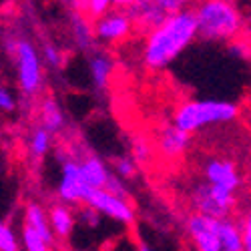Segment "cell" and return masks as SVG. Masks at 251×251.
Wrapping results in <instances>:
<instances>
[{
	"label": "cell",
	"instance_id": "cell-1",
	"mask_svg": "<svg viewBox=\"0 0 251 251\" xmlns=\"http://www.w3.org/2000/svg\"><path fill=\"white\" fill-rule=\"evenodd\" d=\"M199 36L193 6L167 18L161 26L145 36L143 45V65L151 71H161L189 47Z\"/></svg>",
	"mask_w": 251,
	"mask_h": 251
},
{
	"label": "cell",
	"instance_id": "cell-2",
	"mask_svg": "<svg viewBox=\"0 0 251 251\" xmlns=\"http://www.w3.org/2000/svg\"><path fill=\"white\" fill-rule=\"evenodd\" d=\"M183 225L195 251H245L237 219H215L189 211Z\"/></svg>",
	"mask_w": 251,
	"mask_h": 251
},
{
	"label": "cell",
	"instance_id": "cell-3",
	"mask_svg": "<svg viewBox=\"0 0 251 251\" xmlns=\"http://www.w3.org/2000/svg\"><path fill=\"white\" fill-rule=\"evenodd\" d=\"M199 38L213 43H235L243 36L241 10L229 0H205L193 4Z\"/></svg>",
	"mask_w": 251,
	"mask_h": 251
},
{
	"label": "cell",
	"instance_id": "cell-4",
	"mask_svg": "<svg viewBox=\"0 0 251 251\" xmlns=\"http://www.w3.org/2000/svg\"><path fill=\"white\" fill-rule=\"evenodd\" d=\"M239 117V107L229 100H213V99H201V100H183L173 111L171 123L177 129L187 135H193L203 131L211 125L231 123Z\"/></svg>",
	"mask_w": 251,
	"mask_h": 251
},
{
	"label": "cell",
	"instance_id": "cell-5",
	"mask_svg": "<svg viewBox=\"0 0 251 251\" xmlns=\"http://www.w3.org/2000/svg\"><path fill=\"white\" fill-rule=\"evenodd\" d=\"M187 203H189L191 213L215 219H237L243 209V199L239 193L225 191L203 179H195L189 185Z\"/></svg>",
	"mask_w": 251,
	"mask_h": 251
},
{
	"label": "cell",
	"instance_id": "cell-6",
	"mask_svg": "<svg viewBox=\"0 0 251 251\" xmlns=\"http://www.w3.org/2000/svg\"><path fill=\"white\" fill-rule=\"evenodd\" d=\"M127 12L135 25V32L147 36L157 26H161L167 18L187 8L179 0H135V2H117Z\"/></svg>",
	"mask_w": 251,
	"mask_h": 251
},
{
	"label": "cell",
	"instance_id": "cell-7",
	"mask_svg": "<svg viewBox=\"0 0 251 251\" xmlns=\"http://www.w3.org/2000/svg\"><path fill=\"white\" fill-rule=\"evenodd\" d=\"M10 54L14 56L16 62V73H18V85L25 95L32 97L43 87V62H40V54L34 49V45L26 38H16Z\"/></svg>",
	"mask_w": 251,
	"mask_h": 251
},
{
	"label": "cell",
	"instance_id": "cell-8",
	"mask_svg": "<svg viewBox=\"0 0 251 251\" xmlns=\"http://www.w3.org/2000/svg\"><path fill=\"white\" fill-rule=\"evenodd\" d=\"M199 179L211 183L215 187H221L225 191L239 193V195L243 189V173L239 169V165L221 155H211L201 161Z\"/></svg>",
	"mask_w": 251,
	"mask_h": 251
},
{
	"label": "cell",
	"instance_id": "cell-9",
	"mask_svg": "<svg viewBox=\"0 0 251 251\" xmlns=\"http://www.w3.org/2000/svg\"><path fill=\"white\" fill-rule=\"evenodd\" d=\"M82 205H91L100 215H107V217H111L119 223H125V225H131L135 221V209H133L131 201L111 195L104 189H91V193L87 195Z\"/></svg>",
	"mask_w": 251,
	"mask_h": 251
},
{
	"label": "cell",
	"instance_id": "cell-10",
	"mask_svg": "<svg viewBox=\"0 0 251 251\" xmlns=\"http://www.w3.org/2000/svg\"><path fill=\"white\" fill-rule=\"evenodd\" d=\"M58 197L65 203H78L82 205L91 193L89 185L85 183L80 171V163L76 157H67L62 161V177L58 181Z\"/></svg>",
	"mask_w": 251,
	"mask_h": 251
},
{
	"label": "cell",
	"instance_id": "cell-11",
	"mask_svg": "<svg viewBox=\"0 0 251 251\" xmlns=\"http://www.w3.org/2000/svg\"><path fill=\"white\" fill-rule=\"evenodd\" d=\"M133 32H135V25L131 16L119 4H115V8L109 14H104L95 23V36L102 40V43H123Z\"/></svg>",
	"mask_w": 251,
	"mask_h": 251
},
{
	"label": "cell",
	"instance_id": "cell-12",
	"mask_svg": "<svg viewBox=\"0 0 251 251\" xmlns=\"http://www.w3.org/2000/svg\"><path fill=\"white\" fill-rule=\"evenodd\" d=\"M153 143H155V149L163 159H179L187 153L191 145V135L183 133L181 129H177L173 123L169 125H161V127L155 131L153 135Z\"/></svg>",
	"mask_w": 251,
	"mask_h": 251
},
{
	"label": "cell",
	"instance_id": "cell-13",
	"mask_svg": "<svg viewBox=\"0 0 251 251\" xmlns=\"http://www.w3.org/2000/svg\"><path fill=\"white\" fill-rule=\"evenodd\" d=\"M78 159L80 163V171H82V177H85V183L89 185V189H104L111 179V171L107 169V165H104L99 157L87 153V155H73Z\"/></svg>",
	"mask_w": 251,
	"mask_h": 251
},
{
	"label": "cell",
	"instance_id": "cell-14",
	"mask_svg": "<svg viewBox=\"0 0 251 251\" xmlns=\"http://www.w3.org/2000/svg\"><path fill=\"white\" fill-rule=\"evenodd\" d=\"M49 223H50V229L54 237H60V239H67L73 229H75V213L69 205H62V203H52L49 209Z\"/></svg>",
	"mask_w": 251,
	"mask_h": 251
},
{
	"label": "cell",
	"instance_id": "cell-15",
	"mask_svg": "<svg viewBox=\"0 0 251 251\" xmlns=\"http://www.w3.org/2000/svg\"><path fill=\"white\" fill-rule=\"evenodd\" d=\"M23 225L34 229L36 233H40L49 243L54 245V233H52L50 223H49V211H47L43 205H38V203H34V201L26 203V205H25V219H23Z\"/></svg>",
	"mask_w": 251,
	"mask_h": 251
},
{
	"label": "cell",
	"instance_id": "cell-16",
	"mask_svg": "<svg viewBox=\"0 0 251 251\" xmlns=\"http://www.w3.org/2000/svg\"><path fill=\"white\" fill-rule=\"evenodd\" d=\"M38 127L47 129L50 135L65 127V113L52 97H45L38 104Z\"/></svg>",
	"mask_w": 251,
	"mask_h": 251
},
{
	"label": "cell",
	"instance_id": "cell-17",
	"mask_svg": "<svg viewBox=\"0 0 251 251\" xmlns=\"http://www.w3.org/2000/svg\"><path fill=\"white\" fill-rule=\"evenodd\" d=\"M89 71L95 85L99 89H107L115 73V60L104 52H95L89 58Z\"/></svg>",
	"mask_w": 251,
	"mask_h": 251
},
{
	"label": "cell",
	"instance_id": "cell-18",
	"mask_svg": "<svg viewBox=\"0 0 251 251\" xmlns=\"http://www.w3.org/2000/svg\"><path fill=\"white\" fill-rule=\"evenodd\" d=\"M71 30H73V36H75V43L80 47V49H91L93 43H95V23L89 20L82 12L78 10H73L71 12Z\"/></svg>",
	"mask_w": 251,
	"mask_h": 251
},
{
	"label": "cell",
	"instance_id": "cell-19",
	"mask_svg": "<svg viewBox=\"0 0 251 251\" xmlns=\"http://www.w3.org/2000/svg\"><path fill=\"white\" fill-rule=\"evenodd\" d=\"M131 153H133V159L137 165H149L155 155H157V149H155V143L153 139L145 137V135H135L133 137V143H131Z\"/></svg>",
	"mask_w": 251,
	"mask_h": 251
},
{
	"label": "cell",
	"instance_id": "cell-20",
	"mask_svg": "<svg viewBox=\"0 0 251 251\" xmlns=\"http://www.w3.org/2000/svg\"><path fill=\"white\" fill-rule=\"evenodd\" d=\"M73 8L82 12L93 23H97L99 18L109 14L115 8V4L109 2V0H82V2H73Z\"/></svg>",
	"mask_w": 251,
	"mask_h": 251
},
{
	"label": "cell",
	"instance_id": "cell-21",
	"mask_svg": "<svg viewBox=\"0 0 251 251\" xmlns=\"http://www.w3.org/2000/svg\"><path fill=\"white\" fill-rule=\"evenodd\" d=\"M50 141H52V135L47 129L36 127L28 137V149H30L32 157H36V159L45 157L50 149Z\"/></svg>",
	"mask_w": 251,
	"mask_h": 251
},
{
	"label": "cell",
	"instance_id": "cell-22",
	"mask_svg": "<svg viewBox=\"0 0 251 251\" xmlns=\"http://www.w3.org/2000/svg\"><path fill=\"white\" fill-rule=\"evenodd\" d=\"M20 241L25 245V251H52V243H49L40 233L34 229L23 225V233H20Z\"/></svg>",
	"mask_w": 251,
	"mask_h": 251
},
{
	"label": "cell",
	"instance_id": "cell-23",
	"mask_svg": "<svg viewBox=\"0 0 251 251\" xmlns=\"http://www.w3.org/2000/svg\"><path fill=\"white\" fill-rule=\"evenodd\" d=\"M241 233H243V243H245V251H251V193L249 197L243 201V209L237 217Z\"/></svg>",
	"mask_w": 251,
	"mask_h": 251
},
{
	"label": "cell",
	"instance_id": "cell-24",
	"mask_svg": "<svg viewBox=\"0 0 251 251\" xmlns=\"http://www.w3.org/2000/svg\"><path fill=\"white\" fill-rule=\"evenodd\" d=\"M0 251H20L18 235L8 223L0 225Z\"/></svg>",
	"mask_w": 251,
	"mask_h": 251
},
{
	"label": "cell",
	"instance_id": "cell-25",
	"mask_svg": "<svg viewBox=\"0 0 251 251\" xmlns=\"http://www.w3.org/2000/svg\"><path fill=\"white\" fill-rule=\"evenodd\" d=\"M137 163L133 157H117L115 159V175L121 179H133L137 175Z\"/></svg>",
	"mask_w": 251,
	"mask_h": 251
},
{
	"label": "cell",
	"instance_id": "cell-26",
	"mask_svg": "<svg viewBox=\"0 0 251 251\" xmlns=\"http://www.w3.org/2000/svg\"><path fill=\"white\" fill-rule=\"evenodd\" d=\"M76 219L80 223H85L87 227H99L100 223V213L97 209H93L91 205H78L76 209Z\"/></svg>",
	"mask_w": 251,
	"mask_h": 251
},
{
	"label": "cell",
	"instance_id": "cell-27",
	"mask_svg": "<svg viewBox=\"0 0 251 251\" xmlns=\"http://www.w3.org/2000/svg\"><path fill=\"white\" fill-rule=\"evenodd\" d=\"M104 191H109L111 195H117V197H123V199H129V191H127V185H125V181L119 177V175H111L107 187H104Z\"/></svg>",
	"mask_w": 251,
	"mask_h": 251
},
{
	"label": "cell",
	"instance_id": "cell-28",
	"mask_svg": "<svg viewBox=\"0 0 251 251\" xmlns=\"http://www.w3.org/2000/svg\"><path fill=\"white\" fill-rule=\"evenodd\" d=\"M43 56H45V62H47L49 67H52V69H58V67L62 65V52H60V49H56V47L50 45V43L45 45Z\"/></svg>",
	"mask_w": 251,
	"mask_h": 251
},
{
	"label": "cell",
	"instance_id": "cell-29",
	"mask_svg": "<svg viewBox=\"0 0 251 251\" xmlns=\"http://www.w3.org/2000/svg\"><path fill=\"white\" fill-rule=\"evenodd\" d=\"M14 107H16V100H14L12 93L6 87H2V91H0V109L2 111H12Z\"/></svg>",
	"mask_w": 251,
	"mask_h": 251
},
{
	"label": "cell",
	"instance_id": "cell-30",
	"mask_svg": "<svg viewBox=\"0 0 251 251\" xmlns=\"http://www.w3.org/2000/svg\"><path fill=\"white\" fill-rule=\"evenodd\" d=\"M139 251H153V249H151V247H147L145 243H139Z\"/></svg>",
	"mask_w": 251,
	"mask_h": 251
}]
</instances>
